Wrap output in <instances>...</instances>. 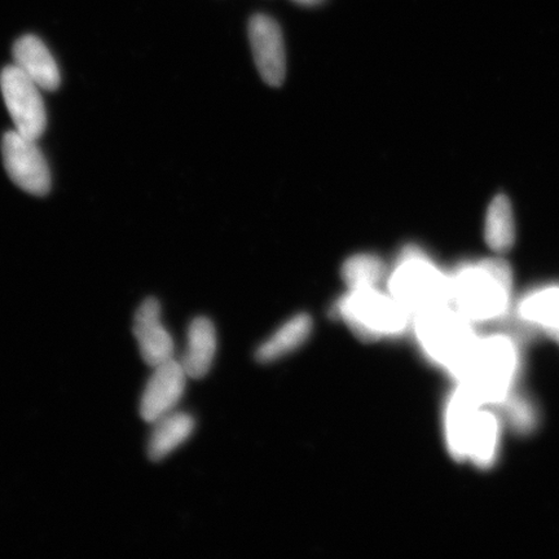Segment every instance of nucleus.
Wrapping results in <instances>:
<instances>
[{
	"mask_svg": "<svg viewBox=\"0 0 559 559\" xmlns=\"http://www.w3.org/2000/svg\"><path fill=\"white\" fill-rule=\"evenodd\" d=\"M485 239L488 247L496 251H506L513 247L515 240L514 214L507 195H496L489 204Z\"/></svg>",
	"mask_w": 559,
	"mask_h": 559,
	"instance_id": "obj_18",
	"label": "nucleus"
},
{
	"mask_svg": "<svg viewBox=\"0 0 559 559\" xmlns=\"http://www.w3.org/2000/svg\"><path fill=\"white\" fill-rule=\"evenodd\" d=\"M187 377L181 362L174 359L155 368L140 402L144 421L155 424L170 414L185 394Z\"/></svg>",
	"mask_w": 559,
	"mask_h": 559,
	"instance_id": "obj_9",
	"label": "nucleus"
},
{
	"mask_svg": "<svg viewBox=\"0 0 559 559\" xmlns=\"http://www.w3.org/2000/svg\"><path fill=\"white\" fill-rule=\"evenodd\" d=\"M500 407L504 408L508 421L516 431L527 432L533 430L536 425V411L526 397L516 393L510 395L508 401L502 403Z\"/></svg>",
	"mask_w": 559,
	"mask_h": 559,
	"instance_id": "obj_20",
	"label": "nucleus"
},
{
	"mask_svg": "<svg viewBox=\"0 0 559 559\" xmlns=\"http://www.w3.org/2000/svg\"><path fill=\"white\" fill-rule=\"evenodd\" d=\"M295 2L302 5H317L324 2V0H295Z\"/></svg>",
	"mask_w": 559,
	"mask_h": 559,
	"instance_id": "obj_21",
	"label": "nucleus"
},
{
	"mask_svg": "<svg viewBox=\"0 0 559 559\" xmlns=\"http://www.w3.org/2000/svg\"><path fill=\"white\" fill-rule=\"evenodd\" d=\"M519 317L559 342V286H545L528 293L519 305Z\"/></svg>",
	"mask_w": 559,
	"mask_h": 559,
	"instance_id": "obj_15",
	"label": "nucleus"
},
{
	"mask_svg": "<svg viewBox=\"0 0 559 559\" xmlns=\"http://www.w3.org/2000/svg\"><path fill=\"white\" fill-rule=\"evenodd\" d=\"M389 293L412 313L451 305V276L417 248H407L388 276Z\"/></svg>",
	"mask_w": 559,
	"mask_h": 559,
	"instance_id": "obj_4",
	"label": "nucleus"
},
{
	"mask_svg": "<svg viewBox=\"0 0 559 559\" xmlns=\"http://www.w3.org/2000/svg\"><path fill=\"white\" fill-rule=\"evenodd\" d=\"M333 314L365 342L400 337L412 326V313L380 288L348 290L335 304Z\"/></svg>",
	"mask_w": 559,
	"mask_h": 559,
	"instance_id": "obj_5",
	"label": "nucleus"
},
{
	"mask_svg": "<svg viewBox=\"0 0 559 559\" xmlns=\"http://www.w3.org/2000/svg\"><path fill=\"white\" fill-rule=\"evenodd\" d=\"M249 38L262 80L270 86H282L286 74V58L283 33L276 21L265 15H255L250 20Z\"/></svg>",
	"mask_w": 559,
	"mask_h": 559,
	"instance_id": "obj_8",
	"label": "nucleus"
},
{
	"mask_svg": "<svg viewBox=\"0 0 559 559\" xmlns=\"http://www.w3.org/2000/svg\"><path fill=\"white\" fill-rule=\"evenodd\" d=\"M501 444V423L489 407H481L473 425L467 442L466 461L479 469L493 466Z\"/></svg>",
	"mask_w": 559,
	"mask_h": 559,
	"instance_id": "obj_13",
	"label": "nucleus"
},
{
	"mask_svg": "<svg viewBox=\"0 0 559 559\" xmlns=\"http://www.w3.org/2000/svg\"><path fill=\"white\" fill-rule=\"evenodd\" d=\"M2 153L5 170L21 190L35 195H45L50 191V169L37 140L16 130L9 131L3 136Z\"/></svg>",
	"mask_w": 559,
	"mask_h": 559,
	"instance_id": "obj_7",
	"label": "nucleus"
},
{
	"mask_svg": "<svg viewBox=\"0 0 559 559\" xmlns=\"http://www.w3.org/2000/svg\"><path fill=\"white\" fill-rule=\"evenodd\" d=\"M134 334L146 365L156 368L174 359V342L160 323V306L156 298L145 299L135 313Z\"/></svg>",
	"mask_w": 559,
	"mask_h": 559,
	"instance_id": "obj_10",
	"label": "nucleus"
},
{
	"mask_svg": "<svg viewBox=\"0 0 559 559\" xmlns=\"http://www.w3.org/2000/svg\"><path fill=\"white\" fill-rule=\"evenodd\" d=\"M15 67L40 90L55 91L60 86V70L53 56L35 35H24L13 46Z\"/></svg>",
	"mask_w": 559,
	"mask_h": 559,
	"instance_id": "obj_12",
	"label": "nucleus"
},
{
	"mask_svg": "<svg viewBox=\"0 0 559 559\" xmlns=\"http://www.w3.org/2000/svg\"><path fill=\"white\" fill-rule=\"evenodd\" d=\"M512 285L504 261L465 264L451 276V305L474 325L493 323L510 310Z\"/></svg>",
	"mask_w": 559,
	"mask_h": 559,
	"instance_id": "obj_2",
	"label": "nucleus"
},
{
	"mask_svg": "<svg viewBox=\"0 0 559 559\" xmlns=\"http://www.w3.org/2000/svg\"><path fill=\"white\" fill-rule=\"evenodd\" d=\"M312 331V319L307 313H299L284 324L269 341L258 348L257 360L272 362L284 358L302 346Z\"/></svg>",
	"mask_w": 559,
	"mask_h": 559,
	"instance_id": "obj_17",
	"label": "nucleus"
},
{
	"mask_svg": "<svg viewBox=\"0 0 559 559\" xmlns=\"http://www.w3.org/2000/svg\"><path fill=\"white\" fill-rule=\"evenodd\" d=\"M521 349L508 334L479 337L456 383L481 405L500 407L515 393L521 373Z\"/></svg>",
	"mask_w": 559,
	"mask_h": 559,
	"instance_id": "obj_1",
	"label": "nucleus"
},
{
	"mask_svg": "<svg viewBox=\"0 0 559 559\" xmlns=\"http://www.w3.org/2000/svg\"><path fill=\"white\" fill-rule=\"evenodd\" d=\"M215 353L216 333L212 321L194 319L188 331L187 352L183 361H180L187 376L194 380L205 377L213 366Z\"/></svg>",
	"mask_w": 559,
	"mask_h": 559,
	"instance_id": "obj_14",
	"label": "nucleus"
},
{
	"mask_svg": "<svg viewBox=\"0 0 559 559\" xmlns=\"http://www.w3.org/2000/svg\"><path fill=\"white\" fill-rule=\"evenodd\" d=\"M0 88L15 130L34 140L44 135L47 115L40 88L15 66L3 69Z\"/></svg>",
	"mask_w": 559,
	"mask_h": 559,
	"instance_id": "obj_6",
	"label": "nucleus"
},
{
	"mask_svg": "<svg viewBox=\"0 0 559 559\" xmlns=\"http://www.w3.org/2000/svg\"><path fill=\"white\" fill-rule=\"evenodd\" d=\"M481 405L465 388L460 386L447 400L444 408V440L447 451L456 461H466L467 442Z\"/></svg>",
	"mask_w": 559,
	"mask_h": 559,
	"instance_id": "obj_11",
	"label": "nucleus"
},
{
	"mask_svg": "<svg viewBox=\"0 0 559 559\" xmlns=\"http://www.w3.org/2000/svg\"><path fill=\"white\" fill-rule=\"evenodd\" d=\"M155 424L148 444V456L155 463L183 444L194 429V419L186 414H169Z\"/></svg>",
	"mask_w": 559,
	"mask_h": 559,
	"instance_id": "obj_16",
	"label": "nucleus"
},
{
	"mask_svg": "<svg viewBox=\"0 0 559 559\" xmlns=\"http://www.w3.org/2000/svg\"><path fill=\"white\" fill-rule=\"evenodd\" d=\"M412 328L426 358L456 381L479 338L474 324L445 305L416 313Z\"/></svg>",
	"mask_w": 559,
	"mask_h": 559,
	"instance_id": "obj_3",
	"label": "nucleus"
},
{
	"mask_svg": "<svg viewBox=\"0 0 559 559\" xmlns=\"http://www.w3.org/2000/svg\"><path fill=\"white\" fill-rule=\"evenodd\" d=\"M342 277L348 290L376 289L388 277V270L379 257L356 254L342 265Z\"/></svg>",
	"mask_w": 559,
	"mask_h": 559,
	"instance_id": "obj_19",
	"label": "nucleus"
}]
</instances>
